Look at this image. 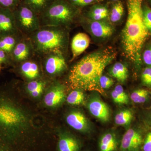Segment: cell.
<instances>
[{
  "label": "cell",
  "mask_w": 151,
  "mask_h": 151,
  "mask_svg": "<svg viewBox=\"0 0 151 151\" xmlns=\"http://www.w3.org/2000/svg\"><path fill=\"white\" fill-rule=\"evenodd\" d=\"M116 57L114 51L108 49L86 55L73 65L68 75V81L73 89L96 91L104 95L100 79L106 67Z\"/></svg>",
  "instance_id": "1"
},
{
  "label": "cell",
  "mask_w": 151,
  "mask_h": 151,
  "mask_svg": "<svg viewBox=\"0 0 151 151\" xmlns=\"http://www.w3.org/2000/svg\"><path fill=\"white\" fill-rule=\"evenodd\" d=\"M144 0H127L128 15L122 32L124 54L137 65L141 63V53L150 36L143 19Z\"/></svg>",
  "instance_id": "2"
},
{
  "label": "cell",
  "mask_w": 151,
  "mask_h": 151,
  "mask_svg": "<svg viewBox=\"0 0 151 151\" xmlns=\"http://www.w3.org/2000/svg\"><path fill=\"white\" fill-rule=\"evenodd\" d=\"M39 57L57 52L64 54L67 47L68 34L65 27L41 26L29 36Z\"/></svg>",
  "instance_id": "3"
},
{
  "label": "cell",
  "mask_w": 151,
  "mask_h": 151,
  "mask_svg": "<svg viewBox=\"0 0 151 151\" xmlns=\"http://www.w3.org/2000/svg\"><path fill=\"white\" fill-rule=\"evenodd\" d=\"M28 119L20 108L10 101L0 100V132L14 137L27 129Z\"/></svg>",
  "instance_id": "4"
},
{
  "label": "cell",
  "mask_w": 151,
  "mask_h": 151,
  "mask_svg": "<svg viewBox=\"0 0 151 151\" xmlns=\"http://www.w3.org/2000/svg\"><path fill=\"white\" fill-rule=\"evenodd\" d=\"M78 13L76 7L65 0H53L39 16L40 26L65 27L70 24Z\"/></svg>",
  "instance_id": "5"
},
{
  "label": "cell",
  "mask_w": 151,
  "mask_h": 151,
  "mask_svg": "<svg viewBox=\"0 0 151 151\" xmlns=\"http://www.w3.org/2000/svg\"><path fill=\"white\" fill-rule=\"evenodd\" d=\"M19 31L29 36L40 27L39 16L21 1L13 10Z\"/></svg>",
  "instance_id": "6"
},
{
  "label": "cell",
  "mask_w": 151,
  "mask_h": 151,
  "mask_svg": "<svg viewBox=\"0 0 151 151\" xmlns=\"http://www.w3.org/2000/svg\"><path fill=\"white\" fill-rule=\"evenodd\" d=\"M40 57L42 59L45 72L50 76L60 75L67 68L64 55L61 53L51 52Z\"/></svg>",
  "instance_id": "7"
},
{
  "label": "cell",
  "mask_w": 151,
  "mask_h": 151,
  "mask_svg": "<svg viewBox=\"0 0 151 151\" xmlns=\"http://www.w3.org/2000/svg\"><path fill=\"white\" fill-rule=\"evenodd\" d=\"M13 63H20L35 57V51L29 37L24 36L10 54Z\"/></svg>",
  "instance_id": "8"
},
{
  "label": "cell",
  "mask_w": 151,
  "mask_h": 151,
  "mask_svg": "<svg viewBox=\"0 0 151 151\" xmlns=\"http://www.w3.org/2000/svg\"><path fill=\"white\" fill-rule=\"evenodd\" d=\"M142 131L135 128L128 129L121 139L119 151H141L144 140Z\"/></svg>",
  "instance_id": "9"
},
{
  "label": "cell",
  "mask_w": 151,
  "mask_h": 151,
  "mask_svg": "<svg viewBox=\"0 0 151 151\" xmlns=\"http://www.w3.org/2000/svg\"><path fill=\"white\" fill-rule=\"evenodd\" d=\"M87 107L90 113L103 123L110 121L111 111L110 107L97 94L89 97L87 102Z\"/></svg>",
  "instance_id": "10"
},
{
  "label": "cell",
  "mask_w": 151,
  "mask_h": 151,
  "mask_svg": "<svg viewBox=\"0 0 151 151\" xmlns=\"http://www.w3.org/2000/svg\"><path fill=\"white\" fill-rule=\"evenodd\" d=\"M66 121L71 128L81 133H89L92 130L91 123L81 111L77 110L71 111L66 116Z\"/></svg>",
  "instance_id": "11"
},
{
  "label": "cell",
  "mask_w": 151,
  "mask_h": 151,
  "mask_svg": "<svg viewBox=\"0 0 151 151\" xmlns=\"http://www.w3.org/2000/svg\"><path fill=\"white\" fill-rule=\"evenodd\" d=\"M19 32L13 11L0 7V36Z\"/></svg>",
  "instance_id": "12"
},
{
  "label": "cell",
  "mask_w": 151,
  "mask_h": 151,
  "mask_svg": "<svg viewBox=\"0 0 151 151\" xmlns=\"http://www.w3.org/2000/svg\"><path fill=\"white\" fill-rule=\"evenodd\" d=\"M65 86L60 83H55L51 86L45 94L44 103L47 107L54 108L62 104L66 99Z\"/></svg>",
  "instance_id": "13"
},
{
  "label": "cell",
  "mask_w": 151,
  "mask_h": 151,
  "mask_svg": "<svg viewBox=\"0 0 151 151\" xmlns=\"http://www.w3.org/2000/svg\"><path fill=\"white\" fill-rule=\"evenodd\" d=\"M121 139L116 132L108 131L104 132L99 138V151L119 150Z\"/></svg>",
  "instance_id": "14"
},
{
  "label": "cell",
  "mask_w": 151,
  "mask_h": 151,
  "mask_svg": "<svg viewBox=\"0 0 151 151\" xmlns=\"http://www.w3.org/2000/svg\"><path fill=\"white\" fill-rule=\"evenodd\" d=\"M81 141L68 132L59 134L58 151H79L81 148Z\"/></svg>",
  "instance_id": "15"
},
{
  "label": "cell",
  "mask_w": 151,
  "mask_h": 151,
  "mask_svg": "<svg viewBox=\"0 0 151 151\" xmlns=\"http://www.w3.org/2000/svg\"><path fill=\"white\" fill-rule=\"evenodd\" d=\"M90 39L89 36L83 32L76 35L71 43L72 56L71 61L82 54L88 48L90 44Z\"/></svg>",
  "instance_id": "16"
},
{
  "label": "cell",
  "mask_w": 151,
  "mask_h": 151,
  "mask_svg": "<svg viewBox=\"0 0 151 151\" xmlns=\"http://www.w3.org/2000/svg\"><path fill=\"white\" fill-rule=\"evenodd\" d=\"M89 29L92 35L98 38H106L113 34L112 26L103 20H91L89 22Z\"/></svg>",
  "instance_id": "17"
},
{
  "label": "cell",
  "mask_w": 151,
  "mask_h": 151,
  "mask_svg": "<svg viewBox=\"0 0 151 151\" xmlns=\"http://www.w3.org/2000/svg\"><path fill=\"white\" fill-rule=\"evenodd\" d=\"M19 71L25 78L30 81L37 79L40 76L39 65L37 61L31 59L19 63Z\"/></svg>",
  "instance_id": "18"
},
{
  "label": "cell",
  "mask_w": 151,
  "mask_h": 151,
  "mask_svg": "<svg viewBox=\"0 0 151 151\" xmlns=\"http://www.w3.org/2000/svg\"><path fill=\"white\" fill-rule=\"evenodd\" d=\"M21 32L0 36V50L10 55L15 47L24 36Z\"/></svg>",
  "instance_id": "19"
},
{
  "label": "cell",
  "mask_w": 151,
  "mask_h": 151,
  "mask_svg": "<svg viewBox=\"0 0 151 151\" xmlns=\"http://www.w3.org/2000/svg\"><path fill=\"white\" fill-rule=\"evenodd\" d=\"M109 73L120 83H124L127 81L129 76V70L124 64L121 62H117L109 70Z\"/></svg>",
  "instance_id": "20"
},
{
  "label": "cell",
  "mask_w": 151,
  "mask_h": 151,
  "mask_svg": "<svg viewBox=\"0 0 151 151\" xmlns=\"http://www.w3.org/2000/svg\"><path fill=\"white\" fill-rule=\"evenodd\" d=\"M53 0H22L25 4L39 16L48 7Z\"/></svg>",
  "instance_id": "21"
},
{
  "label": "cell",
  "mask_w": 151,
  "mask_h": 151,
  "mask_svg": "<svg viewBox=\"0 0 151 151\" xmlns=\"http://www.w3.org/2000/svg\"><path fill=\"white\" fill-rule=\"evenodd\" d=\"M134 119V114L130 109H124L119 111L115 117L116 125L125 127H129Z\"/></svg>",
  "instance_id": "22"
},
{
  "label": "cell",
  "mask_w": 151,
  "mask_h": 151,
  "mask_svg": "<svg viewBox=\"0 0 151 151\" xmlns=\"http://www.w3.org/2000/svg\"><path fill=\"white\" fill-rule=\"evenodd\" d=\"M109 11L107 7L103 5H95L90 9L88 16L92 20H103L109 17Z\"/></svg>",
  "instance_id": "23"
},
{
  "label": "cell",
  "mask_w": 151,
  "mask_h": 151,
  "mask_svg": "<svg viewBox=\"0 0 151 151\" xmlns=\"http://www.w3.org/2000/svg\"><path fill=\"white\" fill-rule=\"evenodd\" d=\"M111 96L113 102L119 105H127L129 103V95L122 85H116L111 92Z\"/></svg>",
  "instance_id": "24"
},
{
  "label": "cell",
  "mask_w": 151,
  "mask_h": 151,
  "mask_svg": "<svg viewBox=\"0 0 151 151\" xmlns=\"http://www.w3.org/2000/svg\"><path fill=\"white\" fill-rule=\"evenodd\" d=\"M46 86V82L41 80L29 81L27 84V89L32 97H39L43 92Z\"/></svg>",
  "instance_id": "25"
},
{
  "label": "cell",
  "mask_w": 151,
  "mask_h": 151,
  "mask_svg": "<svg viewBox=\"0 0 151 151\" xmlns=\"http://www.w3.org/2000/svg\"><path fill=\"white\" fill-rule=\"evenodd\" d=\"M68 104L73 106H77L84 104L85 102V96L84 92L80 89H73L66 98Z\"/></svg>",
  "instance_id": "26"
},
{
  "label": "cell",
  "mask_w": 151,
  "mask_h": 151,
  "mask_svg": "<svg viewBox=\"0 0 151 151\" xmlns=\"http://www.w3.org/2000/svg\"><path fill=\"white\" fill-rule=\"evenodd\" d=\"M124 12V8L121 1L116 2L113 5L111 12H109V18L112 22H119L122 18Z\"/></svg>",
  "instance_id": "27"
},
{
  "label": "cell",
  "mask_w": 151,
  "mask_h": 151,
  "mask_svg": "<svg viewBox=\"0 0 151 151\" xmlns=\"http://www.w3.org/2000/svg\"><path fill=\"white\" fill-rule=\"evenodd\" d=\"M150 97V92L144 89H137L132 92L130 96L132 102L135 103H145Z\"/></svg>",
  "instance_id": "28"
},
{
  "label": "cell",
  "mask_w": 151,
  "mask_h": 151,
  "mask_svg": "<svg viewBox=\"0 0 151 151\" xmlns=\"http://www.w3.org/2000/svg\"><path fill=\"white\" fill-rule=\"evenodd\" d=\"M144 23L150 35H151V8L144 0L143 4Z\"/></svg>",
  "instance_id": "29"
},
{
  "label": "cell",
  "mask_w": 151,
  "mask_h": 151,
  "mask_svg": "<svg viewBox=\"0 0 151 151\" xmlns=\"http://www.w3.org/2000/svg\"><path fill=\"white\" fill-rule=\"evenodd\" d=\"M141 81L143 85L151 88V66H147L143 69Z\"/></svg>",
  "instance_id": "30"
},
{
  "label": "cell",
  "mask_w": 151,
  "mask_h": 151,
  "mask_svg": "<svg viewBox=\"0 0 151 151\" xmlns=\"http://www.w3.org/2000/svg\"><path fill=\"white\" fill-rule=\"evenodd\" d=\"M141 60L147 66H151V42L147 45L143 50Z\"/></svg>",
  "instance_id": "31"
},
{
  "label": "cell",
  "mask_w": 151,
  "mask_h": 151,
  "mask_svg": "<svg viewBox=\"0 0 151 151\" xmlns=\"http://www.w3.org/2000/svg\"><path fill=\"white\" fill-rule=\"evenodd\" d=\"M22 0H0V7L13 10Z\"/></svg>",
  "instance_id": "32"
},
{
  "label": "cell",
  "mask_w": 151,
  "mask_h": 151,
  "mask_svg": "<svg viewBox=\"0 0 151 151\" xmlns=\"http://www.w3.org/2000/svg\"><path fill=\"white\" fill-rule=\"evenodd\" d=\"M100 85L101 88L104 90L109 89L114 84V81L112 78L106 76H102L100 79Z\"/></svg>",
  "instance_id": "33"
},
{
  "label": "cell",
  "mask_w": 151,
  "mask_h": 151,
  "mask_svg": "<svg viewBox=\"0 0 151 151\" xmlns=\"http://www.w3.org/2000/svg\"><path fill=\"white\" fill-rule=\"evenodd\" d=\"M141 151H151V132H149L144 138Z\"/></svg>",
  "instance_id": "34"
},
{
  "label": "cell",
  "mask_w": 151,
  "mask_h": 151,
  "mask_svg": "<svg viewBox=\"0 0 151 151\" xmlns=\"http://www.w3.org/2000/svg\"><path fill=\"white\" fill-rule=\"evenodd\" d=\"M13 64L10 55L6 52L0 50V64Z\"/></svg>",
  "instance_id": "35"
},
{
  "label": "cell",
  "mask_w": 151,
  "mask_h": 151,
  "mask_svg": "<svg viewBox=\"0 0 151 151\" xmlns=\"http://www.w3.org/2000/svg\"><path fill=\"white\" fill-rule=\"evenodd\" d=\"M103 1V0H82L79 7L85 6L95 3H99Z\"/></svg>",
  "instance_id": "36"
},
{
  "label": "cell",
  "mask_w": 151,
  "mask_h": 151,
  "mask_svg": "<svg viewBox=\"0 0 151 151\" xmlns=\"http://www.w3.org/2000/svg\"><path fill=\"white\" fill-rule=\"evenodd\" d=\"M82 0H68V2L76 7H79Z\"/></svg>",
  "instance_id": "37"
},
{
  "label": "cell",
  "mask_w": 151,
  "mask_h": 151,
  "mask_svg": "<svg viewBox=\"0 0 151 151\" xmlns=\"http://www.w3.org/2000/svg\"><path fill=\"white\" fill-rule=\"evenodd\" d=\"M0 151H9L5 147H4L1 145H0Z\"/></svg>",
  "instance_id": "38"
},
{
  "label": "cell",
  "mask_w": 151,
  "mask_h": 151,
  "mask_svg": "<svg viewBox=\"0 0 151 151\" xmlns=\"http://www.w3.org/2000/svg\"><path fill=\"white\" fill-rule=\"evenodd\" d=\"M145 1L151 8V0H145Z\"/></svg>",
  "instance_id": "39"
},
{
  "label": "cell",
  "mask_w": 151,
  "mask_h": 151,
  "mask_svg": "<svg viewBox=\"0 0 151 151\" xmlns=\"http://www.w3.org/2000/svg\"><path fill=\"white\" fill-rule=\"evenodd\" d=\"M111 1H112L115 2H116L119 1V0H111Z\"/></svg>",
  "instance_id": "40"
},
{
  "label": "cell",
  "mask_w": 151,
  "mask_h": 151,
  "mask_svg": "<svg viewBox=\"0 0 151 151\" xmlns=\"http://www.w3.org/2000/svg\"><path fill=\"white\" fill-rule=\"evenodd\" d=\"M1 65L0 64V71H1Z\"/></svg>",
  "instance_id": "41"
},
{
  "label": "cell",
  "mask_w": 151,
  "mask_h": 151,
  "mask_svg": "<svg viewBox=\"0 0 151 151\" xmlns=\"http://www.w3.org/2000/svg\"><path fill=\"white\" fill-rule=\"evenodd\" d=\"M150 119H151V117H150Z\"/></svg>",
  "instance_id": "42"
}]
</instances>
